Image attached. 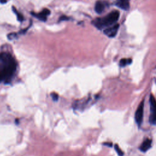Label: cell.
Listing matches in <instances>:
<instances>
[{"mask_svg": "<svg viewBox=\"0 0 156 156\" xmlns=\"http://www.w3.org/2000/svg\"><path fill=\"white\" fill-rule=\"evenodd\" d=\"M0 62L2 65L0 68V82L5 81L7 83L16 70L17 63L12 56L6 53L0 54Z\"/></svg>", "mask_w": 156, "mask_h": 156, "instance_id": "cell-1", "label": "cell"}, {"mask_svg": "<svg viewBox=\"0 0 156 156\" xmlns=\"http://www.w3.org/2000/svg\"><path fill=\"white\" fill-rule=\"evenodd\" d=\"M120 14L118 11H114L104 17L95 19L93 22V23L94 26L99 29L110 27L116 24L120 18Z\"/></svg>", "mask_w": 156, "mask_h": 156, "instance_id": "cell-2", "label": "cell"}, {"mask_svg": "<svg viewBox=\"0 0 156 156\" xmlns=\"http://www.w3.org/2000/svg\"><path fill=\"white\" fill-rule=\"evenodd\" d=\"M150 103L151 110L150 122L153 125H156V100L152 95H150Z\"/></svg>", "mask_w": 156, "mask_h": 156, "instance_id": "cell-3", "label": "cell"}, {"mask_svg": "<svg viewBox=\"0 0 156 156\" xmlns=\"http://www.w3.org/2000/svg\"><path fill=\"white\" fill-rule=\"evenodd\" d=\"M143 113H144V100H143L140 103L135 113V120L136 124H137V125L139 127L141 126L143 122Z\"/></svg>", "mask_w": 156, "mask_h": 156, "instance_id": "cell-4", "label": "cell"}, {"mask_svg": "<svg viewBox=\"0 0 156 156\" xmlns=\"http://www.w3.org/2000/svg\"><path fill=\"white\" fill-rule=\"evenodd\" d=\"M120 27V25L118 23H116L110 27H108L107 28L105 29L104 31V33L109 37H114L116 36L117 32Z\"/></svg>", "mask_w": 156, "mask_h": 156, "instance_id": "cell-5", "label": "cell"}, {"mask_svg": "<svg viewBox=\"0 0 156 156\" xmlns=\"http://www.w3.org/2000/svg\"><path fill=\"white\" fill-rule=\"evenodd\" d=\"M51 12L49 9H44L43 11L40 12V13H34V12H31V14L37 18L38 20H40L41 21H43V22H45L47 20V17L48 15H50Z\"/></svg>", "mask_w": 156, "mask_h": 156, "instance_id": "cell-6", "label": "cell"}, {"mask_svg": "<svg viewBox=\"0 0 156 156\" xmlns=\"http://www.w3.org/2000/svg\"><path fill=\"white\" fill-rule=\"evenodd\" d=\"M115 6L124 11H128L130 8L129 0H117L115 3Z\"/></svg>", "mask_w": 156, "mask_h": 156, "instance_id": "cell-7", "label": "cell"}, {"mask_svg": "<svg viewBox=\"0 0 156 156\" xmlns=\"http://www.w3.org/2000/svg\"><path fill=\"white\" fill-rule=\"evenodd\" d=\"M151 144L152 140L150 139H146L141 144L140 150L143 152H146L150 149V148L151 147Z\"/></svg>", "mask_w": 156, "mask_h": 156, "instance_id": "cell-8", "label": "cell"}, {"mask_svg": "<svg viewBox=\"0 0 156 156\" xmlns=\"http://www.w3.org/2000/svg\"><path fill=\"white\" fill-rule=\"evenodd\" d=\"M105 8V5L103 3H102L101 1H97L95 4V10L96 13L98 14H101L104 10Z\"/></svg>", "mask_w": 156, "mask_h": 156, "instance_id": "cell-9", "label": "cell"}, {"mask_svg": "<svg viewBox=\"0 0 156 156\" xmlns=\"http://www.w3.org/2000/svg\"><path fill=\"white\" fill-rule=\"evenodd\" d=\"M132 61L131 58H122L120 61V66L121 67H124L127 65H129L132 63Z\"/></svg>", "mask_w": 156, "mask_h": 156, "instance_id": "cell-10", "label": "cell"}, {"mask_svg": "<svg viewBox=\"0 0 156 156\" xmlns=\"http://www.w3.org/2000/svg\"><path fill=\"white\" fill-rule=\"evenodd\" d=\"M12 9H13V11L17 15V19L18 20L19 22H23L24 20V18H23V15H22L20 13H19L18 12L17 10L14 7H12Z\"/></svg>", "mask_w": 156, "mask_h": 156, "instance_id": "cell-11", "label": "cell"}, {"mask_svg": "<svg viewBox=\"0 0 156 156\" xmlns=\"http://www.w3.org/2000/svg\"><path fill=\"white\" fill-rule=\"evenodd\" d=\"M114 148H115V150L116 151V152H117V154H118V155L119 156H123L124 155V152L123 151L120 149V148L119 147V146L116 144L114 146Z\"/></svg>", "mask_w": 156, "mask_h": 156, "instance_id": "cell-12", "label": "cell"}, {"mask_svg": "<svg viewBox=\"0 0 156 156\" xmlns=\"http://www.w3.org/2000/svg\"><path fill=\"white\" fill-rule=\"evenodd\" d=\"M51 96L52 97V98H53V101H57L58 100V95L57 93H52L51 94Z\"/></svg>", "mask_w": 156, "mask_h": 156, "instance_id": "cell-13", "label": "cell"}, {"mask_svg": "<svg viewBox=\"0 0 156 156\" xmlns=\"http://www.w3.org/2000/svg\"><path fill=\"white\" fill-rule=\"evenodd\" d=\"M17 36V34L16 33H11V34H9L8 35V38L9 40H13L14 38H15Z\"/></svg>", "mask_w": 156, "mask_h": 156, "instance_id": "cell-14", "label": "cell"}, {"mask_svg": "<svg viewBox=\"0 0 156 156\" xmlns=\"http://www.w3.org/2000/svg\"><path fill=\"white\" fill-rule=\"evenodd\" d=\"M70 18H68V17L65 16V15H63L60 18V21H64V20H69Z\"/></svg>", "mask_w": 156, "mask_h": 156, "instance_id": "cell-15", "label": "cell"}, {"mask_svg": "<svg viewBox=\"0 0 156 156\" xmlns=\"http://www.w3.org/2000/svg\"><path fill=\"white\" fill-rule=\"evenodd\" d=\"M103 144L105 145V146H108L109 147H112V143H104Z\"/></svg>", "mask_w": 156, "mask_h": 156, "instance_id": "cell-16", "label": "cell"}, {"mask_svg": "<svg viewBox=\"0 0 156 156\" xmlns=\"http://www.w3.org/2000/svg\"><path fill=\"white\" fill-rule=\"evenodd\" d=\"M7 3V0H0V3L5 4Z\"/></svg>", "mask_w": 156, "mask_h": 156, "instance_id": "cell-17", "label": "cell"}]
</instances>
